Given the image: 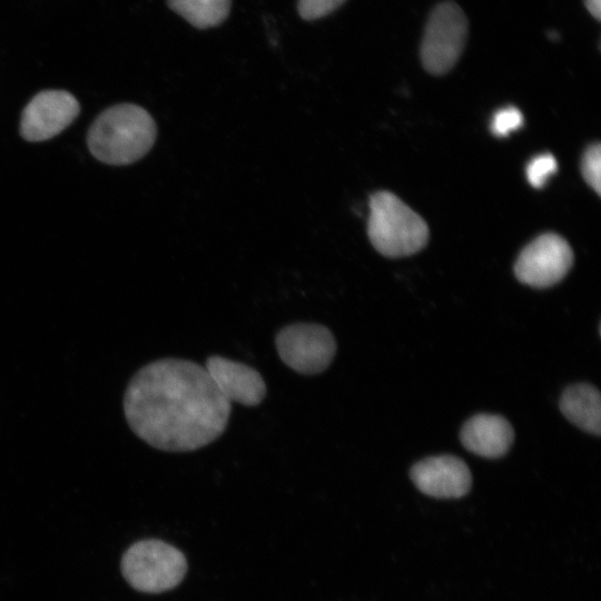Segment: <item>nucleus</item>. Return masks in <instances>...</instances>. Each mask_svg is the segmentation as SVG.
<instances>
[{"label": "nucleus", "instance_id": "obj_1", "mask_svg": "<svg viewBox=\"0 0 601 601\" xmlns=\"http://www.w3.org/2000/svg\"><path fill=\"white\" fill-rule=\"evenodd\" d=\"M231 403L206 368L193 361L161 358L138 370L124 395L131 431L150 446L190 452L218 439L227 427Z\"/></svg>", "mask_w": 601, "mask_h": 601}, {"label": "nucleus", "instance_id": "obj_2", "mask_svg": "<svg viewBox=\"0 0 601 601\" xmlns=\"http://www.w3.org/2000/svg\"><path fill=\"white\" fill-rule=\"evenodd\" d=\"M150 114L134 104L115 105L92 122L87 136L90 152L109 165H128L144 157L156 139Z\"/></svg>", "mask_w": 601, "mask_h": 601}, {"label": "nucleus", "instance_id": "obj_3", "mask_svg": "<svg viewBox=\"0 0 601 601\" xmlns=\"http://www.w3.org/2000/svg\"><path fill=\"white\" fill-rule=\"evenodd\" d=\"M367 234L383 256H410L425 247L428 227L425 220L391 191H377L370 198Z\"/></svg>", "mask_w": 601, "mask_h": 601}, {"label": "nucleus", "instance_id": "obj_4", "mask_svg": "<svg viewBox=\"0 0 601 601\" xmlns=\"http://www.w3.org/2000/svg\"><path fill=\"white\" fill-rule=\"evenodd\" d=\"M187 570L185 554L157 539L134 543L121 559L124 578L140 592L160 593L171 590L183 581Z\"/></svg>", "mask_w": 601, "mask_h": 601}, {"label": "nucleus", "instance_id": "obj_5", "mask_svg": "<svg viewBox=\"0 0 601 601\" xmlns=\"http://www.w3.org/2000/svg\"><path fill=\"white\" fill-rule=\"evenodd\" d=\"M467 19L453 1L437 4L425 26L420 55L423 67L433 75H443L457 62L467 37Z\"/></svg>", "mask_w": 601, "mask_h": 601}, {"label": "nucleus", "instance_id": "obj_6", "mask_svg": "<svg viewBox=\"0 0 601 601\" xmlns=\"http://www.w3.org/2000/svg\"><path fill=\"white\" fill-rule=\"evenodd\" d=\"M280 359L302 375L324 372L333 362L336 341L324 325L295 323L283 327L275 337Z\"/></svg>", "mask_w": 601, "mask_h": 601}, {"label": "nucleus", "instance_id": "obj_7", "mask_svg": "<svg viewBox=\"0 0 601 601\" xmlns=\"http://www.w3.org/2000/svg\"><path fill=\"white\" fill-rule=\"evenodd\" d=\"M573 264V253L561 236L546 233L528 244L520 253L514 273L519 282L532 287L559 283Z\"/></svg>", "mask_w": 601, "mask_h": 601}, {"label": "nucleus", "instance_id": "obj_8", "mask_svg": "<svg viewBox=\"0 0 601 601\" xmlns=\"http://www.w3.org/2000/svg\"><path fill=\"white\" fill-rule=\"evenodd\" d=\"M77 99L65 90L38 92L24 107L21 136L32 142L50 139L66 129L79 115Z\"/></svg>", "mask_w": 601, "mask_h": 601}, {"label": "nucleus", "instance_id": "obj_9", "mask_svg": "<svg viewBox=\"0 0 601 601\" xmlns=\"http://www.w3.org/2000/svg\"><path fill=\"white\" fill-rule=\"evenodd\" d=\"M414 485L435 499H457L471 489L472 475L460 457L439 455L417 462L411 470Z\"/></svg>", "mask_w": 601, "mask_h": 601}, {"label": "nucleus", "instance_id": "obj_10", "mask_svg": "<svg viewBox=\"0 0 601 601\" xmlns=\"http://www.w3.org/2000/svg\"><path fill=\"white\" fill-rule=\"evenodd\" d=\"M205 368L230 403L257 406L265 398L266 384L263 376L247 364L213 355L207 358Z\"/></svg>", "mask_w": 601, "mask_h": 601}, {"label": "nucleus", "instance_id": "obj_11", "mask_svg": "<svg viewBox=\"0 0 601 601\" xmlns=\"http://www.w3.org/2000/svg\"><path fill=\"white\" fill-rule=\"evenodd\" d=\"M460 439L463 446L483 457L496 459L504 455L514 440L509 421L495 414H477L463 425Z\"/></svg>", "mask_w": 601, "mask_h": 601}, {"label": "nucleus", "instance_id": "obj_12", "mask_svg": "<svg viewBox=\"0 0 601 601\" xmlns=\"http://www.w3.org/2000/svg\"><path fill=\"white\" fill-rule=\"evenodd\" d=\"M560 410L579 428L600 435L601 396L594 386L579 383L565 388L560 398Z\"/></svg>", "mask_w": 601, "mask_h": 601}, {"label": "nucleus", "instance_id": "obj_13", "mask_svg": "<svg viewBox=\"0 0 601 601\" xmlns=\"http://www.w3.org/2000/svg\"><path fill=\"white\" fill-rule=\"evenodd\" d=\"M168 6L191 26L206 29L220 24L228 16L230 0H167Z\"/></svg>", "mask_w": 601, "mask_h": 601}, {"label": "nucleus", "instance_id": "obj_14", "mask_svg": "<svg viewBox=\"0 0 601 601\" xmlns=\"http://www.w3.org/2000/svg\"><path fill=\"white\" fill-rule=\"evenodd\" d=\"M581 171L587 184L600 195L601 190V147L591 145L583 154Z\"/></svg>", "mask_w": 601, "mask_h": 601}, {"label": "nucleus", "instance_id": "obj_15", "mask_svg": "<svg viewBox=\"0 0 601 601\" xmlns=\"http://www.w3.org/2000/svg\"><path fill=\"white\" fill-rule=\"evenodd\" d=\"M558 162L551 154L535 156L526 166V178L534 188H541L556 171Z\"/></svg>", "mask_w": 601, "mask_h": 601}, {"label": "nucleus", "instance_id": "obj_16", "mask_svg": "<svg viewBox=\"0 0 601 601\" xmlns=\"http://www.w3.org/2000/svg\"><path fill=\"white\" fill-rule=\"evenodd\" d=\"M522 124V112L518 108L510 106L495 112L491 122V130L495 136H508L511 131L519 129Z\"/></svg>", "mask_w": 601, "mask_h": 601}, {"label": "nucleus", "instance_id": "obj_17", "mask_svg": "<svg viewBox=\"0 0 601 601\" xmlns=\"http://www.w3.org/2000/svg\"><path fill=\"white\" fill-rule=\"evenodd\" d=\"M345 0H298V12L305 20H315L337 9Z\"/></svg>", "mask_w": 601, "mask_h": 601}, {"label": "nucleus", "instance_id": "obj_18", "mask_svg": "<svg viewBox=\"0 0 601 601\" xmlns=\"http://www.w3.org/2000/svg\"><path fill=\"white\" fill-rule=\"evenodd\" d=\"M585 8L597 20L601 18V0H584Z\"/></svg>", "mask_w": 601, "mask_h": 601}]
</instances>
